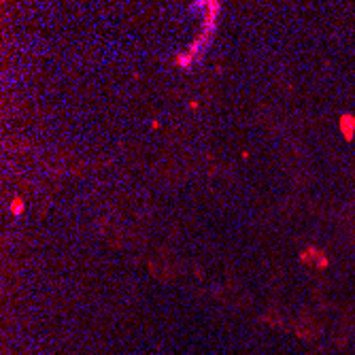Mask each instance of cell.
Masks as SVG:
<instances>
[{
  "instance_id": "6da1fadb",
  "label": "cell",
  "mask_w": 355,
  "mask_h": 355,
  "mask_svg": "<svg viewBox=\"0 0 355 355\" xmlns=\"http://www.w3.org/2000/svg\"><path fill=\"white\" fill-rule=\"evenodd\" d=\"M340 126H342V132H345V136H347V138H351V136H353V132H351V126L355 128V121L351 119V117H347V115H345V117H342V119H340Z\"/></svg>"
},
{
  "instance_id": "7a4b0ae2",
  "label": "cell",
  "mask_w": 355,
  "mask_h": 355,
  "mask_svg": "<svg viewBox=\"0 0 355 355\" xmlns=\"http://www.w3.org/2000/svg\"><path fill=\"white\" fill-rule=\"evenodd\" d=\"M21 211H23V200L13 198V202H11V213H13V215H21Z\"/></svg>"
}]
</instances>
